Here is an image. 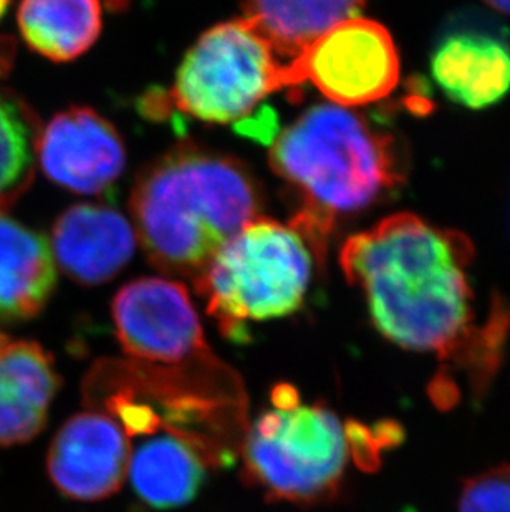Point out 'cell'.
Segmentation results:
<instances>
[{"instance_id": "1", "label": "cell", "mask_w": 510, "mask_h": 512, "mask_svg": "<svg viewBox=\"0 0 510 512\" xmlns=\"http://www.w3.org/2000/svg\"><path fill=\"white\" fill-rule=\"evenodd\" d=\"M467 236L414 216L393 214L348 237L340 252L347 281L365 295L371 322L386 340L413 352L474 362L486 385L506 339L504 310L474 329Z\"/></svg>"}, {"instance_id": "2", "label": "cell", "mask_w": 510, "mask_h": 512, "mask_svg": "<svg viewBox=\"0 0 510 512\" xmlns=\"http://www.w3.org/2000/svg\"><path fill=\"white\" fill-rule=\"evenodd\" d=\"M136 241L154 267L196 281L212 257L262 208L241 161L179 146L140 174L131 194Z\"/></svg>"}, {"instance_id": "3", "label": "cell", "mask_w": 510, "mask_h": 512, "mask_svg": "<svg viewBox=\"0 0 510 512\" xmlns=\"http://www.w3.org/2000/svg\"><path fill=\"white\" fill-rule=\"evenodd\" d=\"M269 165L297 194L300 208L289 224L322 264L337 219L385 198L405 173L388 133L333 103L308 108L280 131Z\"/></svg>"}, {"instance_id": "4", "label": "cell", "mask_w": 510, "mask_h": 512, "mask_svg": "<svg viewBox=\"0 0 510 512\" xmlns=\"http://www.w3.org/2000/svg\"><path fill=\"white\" fill-rule=\"evenodd\" d=\"M315 262L297 229L257 216L217 251L194 285L222 332L241 339L249 322L282 319L302 307Z\"/></svg>"}, {"instance_id": "5", "label": "cell", "mask_w": 510, "mask_h": 512, "mask_svg": "<svg viewBox=\"0 0 510 512\" xmlns=\"http://www.w3.org/2000/svg\"><path fill=\"white\" fill-rule=\"evenodd\" d=\"M272 405L247 435L244 459L252 483L289 503L332 499L350 455L347 428L322 403L302 405L290 385L275 388Z\"/></svg>"}, {"instance_id": "6", "label": "cell", "mask_w": 510, "mask_h": 512, "mask_svg": "<svg viewBox=\"0 0 510 512\" xmlns=\"http://www.w3.org/2000/svg\"><path fill=\"white\" fill-rule=\"evenodd\" d=\"M285 88V63L241 17L199 37L179 65L169 98L176 110L196 120L241 125Z\"/></svg>"}, {"instance_id": "7", "label": "cell", "mask_w": 510, "mask_h": 512, "mask_svg": "<svg viewBox=\"0 0 510 512\" xmlns=\"http://www.w3.org/2000/svg\"><path fill=\"white\" fill-rule=\"evenodd\" d=\"M289 88L312 83L338 107H365L388 97L400 82V57L390 32L353 17L313 40L285 63Z\"/></svg>"}, {"instance_id": "8", "label": "cell", "mask_w": 510, "mask_h": 512, "mask_svg": "<svg viewBox=\"0 0 510 512\" xmlns=\"http://www.w3.org/2000/svg\"><path fill=\"white\" fill-rule=\"evenodd\" d=\"M113 320L121 347L140 362H214L198 312L179 282L143 277L126 284L113 300Z\"/></svg>"}, {"instance_id": "9", "label": "cell", "mask_w": 510, "mask_h": 512, "mask_svg": "<svg viewBox=\"0 0 510 512\" xmlns=\"http://www.w3.org/2000/svg\"><path fill=\"white\" fill-rule=\"evenodd\" d=\"M37 158L53 183L100 194L125 170L126 151L110 121L88 107L68 108L40 130Z\"/></svg>"}, {"instance_id": "10", "label": "cell", "mask_w": 510, "mask_h": 512, "mask_svg": "<svg viewBox=\"0 0 510 512\" xmlns=\"http://www.w3.org/2000/svg\"><path fill=\"white\" fill-rule=\"evenodd\" d=\"M128 464L130 441L123 426L98 411L70 418L47 458L55 488L75 501H100L116 493L128 476Z\"/></svg>"}, {"instance_id": "11", "label": "cell", "mask_w": 510, "mask_h": 512, "mask_svg": "<svg viewBox=\"0 0 510 512\" xmlns=\"http://www.w3.org/2000/svg\"><path fill=\"white\" fill-rule=\"evenodd\" d=\"M431 73L456 105L492 107L510 92L509 39L481 17H466L439 37L431 52Z\"/></svg>"}, {"instance_id": "12", "label": "cell", "mask_w": 510, "mask_h": 512, "mask_svg": "<svg viewBox=\"0 0 510 512\" xmlns=\"http://www.w3.org/2000/svg\"><path fill=\"white\" fill-rule=\"evenodd\" d=\"M130 221L100 204H77L57 219L52 254L68 277L85 285L110 281L135 254Z\"/></svg>"}, {"instance_id": "13", "label": "cell", "mask_w": 510, "mask_h": 512, "mask_svg": "<svg viewBox=\"0 0 510 512\" xmlns=\"http://www.w3.org/2000/svg\"><path fill=\"white\" fill-rule=\"evenodd\" d=\"M58 385L42 345L0 334V446L22 445L44 430Z\"/></svg>"}, {"instance_id": "14", "label": "cell", "mask_w": 510, "mask_h": 512, "mask_svg": "<svg viewBox=\"0 0 510 512\" xmlns=\"http://www.w3.org/2000/svg\"><path fill=\"white\" fill-rule=\"evenodd\" d=\"M57 272L47 237L0 213V324L39 315Z\"/></svg>"}, {"instance_id": "15", "label": "cell", "mask_w": 510, "mask_h": 512, "mask_svg": "<svg viewBox=\"0 0 510 512\" xmlns=\"http://www.w3.org/2000/svg\"><path fill=\"white\" fill-rule=\"evenodd\" d=\"M148 436L130 453L128 476L136 494L156 509L191 503L206 476L203 453L178 431Z\"/></svg>"}, {"instance_id": "16", "label": "cell", "mask_w": 510, "mask_h": 512, "mask_svg": "<svg viewBox=\"0 0 510 512\" xmlns=\"http://www.w3.org/2000/svg\"><path fill=\"white\" fill-rule=\"evenodd\" d=\"M366 0H244V19L287 63L335 25L360 15Z\"/></svg>"}, {"instance_id": "17", "label": "cell", "mask_w": 510, "mask_h": 512, "mask_svg": "<svg viewBox=\"0 0 510 512\" xmlns=\"http://www.w3.org/2000/svg\"><path fill=\"white\" fill-rule=\"evenodd\" d=\"M19 30L30 49L52 62L85 54L102 32L100 0H20Z\"/></svg>"}, {"instance_id": "18", "label": "cell", "mask_w": 510, "mask_h": 512, "mask_svg": "<svg viewBox=\"0 0 510 512\" xmlns=\"http://www.w3.org/2000/svg\"><path fill=\"white\" fill-rule=\"evenodd\" d=\"M40 130L32 108L17 93L0 87V213L34 181Z\"/></svg>"}, {"instance_id": "19", "label": "cell", "mask_w": 510, "mask_h": 512, "mask_svg": "<svg viewBox=\"0 0 510 512\" xmlns=\"http://www.w3.org/2000/svg\"><path fill=\"white\" fill-rule=\"evenodd\" d=\"M459 512H510V464L464 481Z\"/></svg>"}, {"instance_id": "20", "label": "cell", "mask_w": 510, "mask_h": 512, "mask_svg": "<svg viewBox=\"0 0 510 512\" xmlns=\"http://www.w3.org/2000/svg\"><path fill=\"white\" fill-rule=\"evenodd\" d=\"M371 431H373V436H375L376 443H378L381 450L400 446L405 440L403 426L396 423V421H381L375 428H371Z\"/></svg>"}, {"instance_id": "21", "label": "cell", "mask_w": 510, "mask_h": 512, "mask_svg": "<svg viewBox=\"0 0 510 512\" xmlns=\"http://www.w3.org/2000/svg\"><path fill=\"white\" fill-rule=\"evenodd\" d=\"M484 2L497 12L510 15V0H484Z\"/></svg>"}, {"instance_id": "22", "label": "cell", "mask_w": 510, "mask_h": 512, "mask_svg": "<svg viewBox=\"0 0 510 512\" xmlns=\"http://www.w3.org/2000/svg\"><path fill=\"white\" fill-rule=\"evenodd\" d=\"M509 228H510V203H509Z\"/></svg>"}, {"instance_id": "23", "label": "cell", "mask_w": 510, "mask_h": 512, "mask_svg": "<svg viewBox=\"0 0 510 512\" xmlns=\"http://www.w3.org/2000/svg\"><path fill=\"white\" fill-rule=\"evenodd\" d=\"M406 512H414V511H413V509H408V511H406Z\"/></svg>"}]
</instances>
